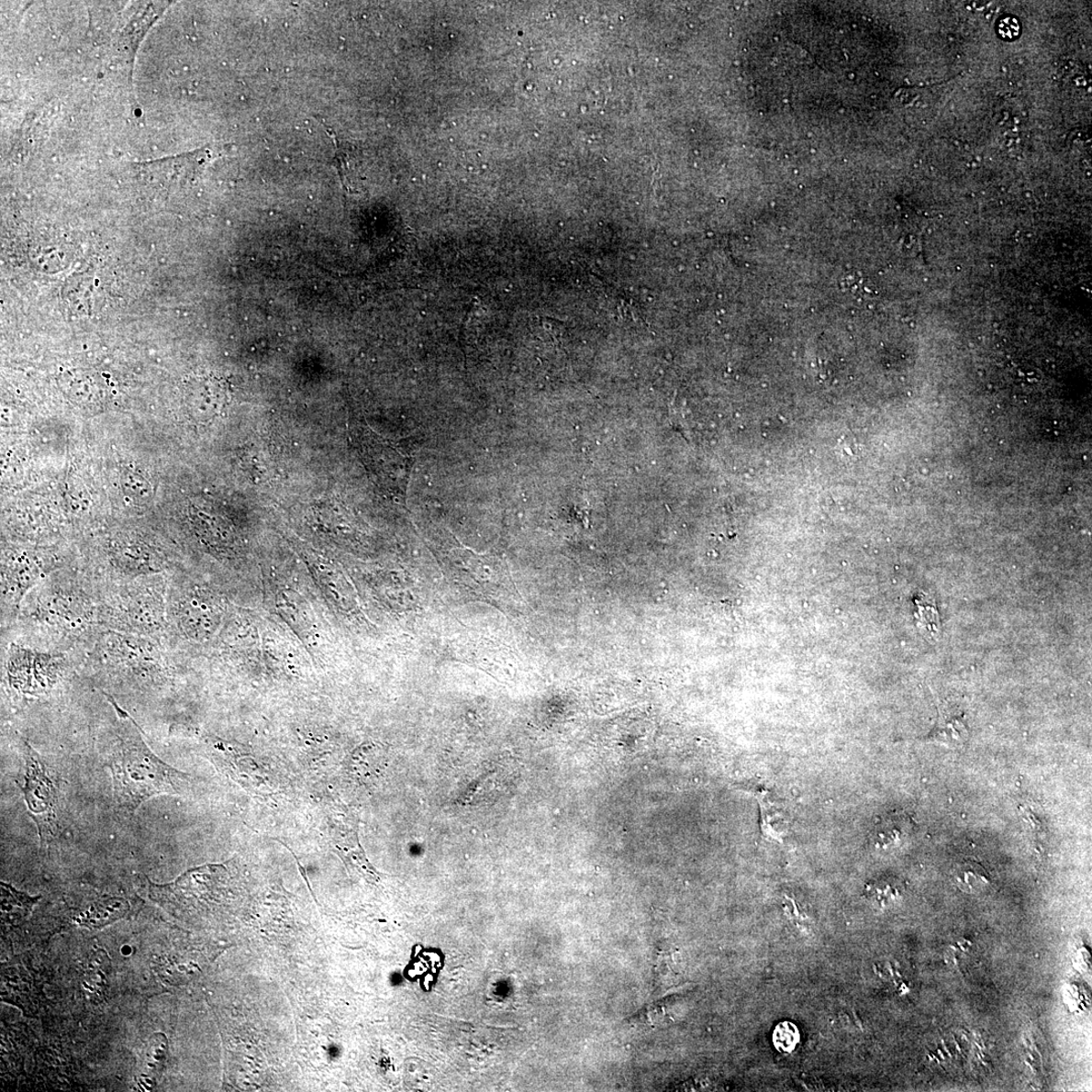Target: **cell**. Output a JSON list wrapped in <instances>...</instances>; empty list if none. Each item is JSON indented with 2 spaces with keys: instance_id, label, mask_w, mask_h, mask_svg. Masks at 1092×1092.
Wrapping results in <instances>:
<instances>
[{
  "instance_id": "3",
  "label": "cell",
  "mask_w": 1092,
  "mask_h": 1092,
  "mask_svg": "<svg viewBox=\"0 0 1092 1092\" xmlns=\"http://www.w3.org/2000/svg\"><path fill=\"white\" fill-rule=\"evenodd\" d=\"M164 594L159 585L114 591L98 607L99 621L114 631L155 637L164 624Z\"/></svg>"
},
{
  "instance_id": "17",
  "label": "cell",
  "mask_w": 1092,
  "mask_h": 1092,
  "mask_svg": "<svg viewBox=\"0 0 1092 1092\" xmlns=\"http://www.w3.org/2000/svg\"><path fill=\"white\" fill-rule=\"evenodd\" d=\"M128 908V903L123 899H108L106 901L99 902L93 908L92 917L95 918L93 919V921L95 923H102V925L104 921L111 922L112 920L117 919L118 917L123 916L124 913L127 912Z\"/></svg>"
},
{
  "instance_id": "15",
  "label": "cell",
  "mask_w": 1092,
  "mask_h": 1092,
  "mask_svg": "<svg viewBox=\"0 0 1092 1092\" xmlns=\"http://www.w3.org/2000/svg\"><path fill=\"white\" fill-rule=\"evenodd\" d=\"M122 488L128 498L140 503L150 500L153 494L150 482L143 474L136 472H127L123 474Z\"/></svg>"
},
{
  "instance_id": "1",
  "label": "cell",
  "mask_w": 1092,
  "mask_h": 1092,
  "mask_svg": "<svg viewBox=\"0 0 1092 1092\" xmlns=\"http://www.w3.org/2000/svg\"><path fill=\"white\" fill-rule=\"evenodd\" d=\"M117 716L116 748L109 754L108 767L114 782V797L118 809L134 814L144 802L161 794L180 793L186 776L167 764L148 747L140 728L109 695Z\"/></svg>"
},
{
  "instance_id": "16",
  "label": "cell",
  "mask_w": 1092,
  "mask_h": 1092,
  "mask_svg": "<svg viewBox=\"0 0 1092 1092\" xmlns=\"http://www.w3.org/2000/svg\"><path fill=\"white\" fill-rule=\"evenodd\" d=\"M2 891L3 911L6 912V915L9 913V915L12 916L21 915L23 917L28 912L29 908H32L37 900V898L29 897L24 895V893L18 892L13 887H9L7 885H4V883L2 886Z\"/></svg>"
},
{
  "instance_id": "9",
  "label": "cell",
  "mask_w": 1092,
  "mask_h": 1092,
  "mask_svg": "<svg viewBox=\"0 0 1092 1092\" xmlns=\"http://www.w3.org/2000/svg\"><path fill=\"white\" fill-rule=\"evenodd\" d=\"M69 400L84 409L102 408L106 401V391L101 381L95 374L86 372L69 373L62 383Z\"/></svg>"
},
{
  "instance_id": "13",
  "label": "cell",
  "mask_w": 1092,
  "mask_h": 1092,
  "mask_svg": "<svg viewBox=\"0 0 1092 1092\" xmlns=\"http://www.w3.org/2000/svg\"><path fill=\"white\" fill-rule=\"evenodd\" d=\"M761 808V829L764 839L783 842L787 828V817L784 810L776 806L764 792L759 797Z\"/></svg>"
},
{
  "instance_id": "2",
  "label": "cell",
  "mask_w": 1092,
  "mask_h": 1092,
  "mask_svg": "<svg viewBox=\"0 0 1092 1092\" xmlns=\"http://www.w3.org/2000/svg\"><path fill=\"white\" fill-rule=\"evenodd\" d=\"M24 618L62 639L79 638L98 619V607L86 590H31Z\"/></svg>"
},
{
  "instance_id": "19",
  "label": "cell",
  "mask_w": 1092,
  "mask_h": 1092,
  "mask_svg": "<svg viewBox=\"0 0 1092 1092\" xmlns=\"http://www.w3.org/2000/svg\"><path fill=\"white\" fill-rule=\"evenodd\" d=\"M869 898L877 905L886 907L897 901L901 896V886L888 881H881L869 886Z\"/></svg>"
},
{
  "instance_id": "14",
  "label": "cell",
  "mask_w": 1092,
  "mask_h": 1092,
  "mask_svg": "<svg viewBox=\"0 0 1092 1092\" xmlns=\"http://www.w3.org/2000/svg\"><path fill=\"white\" fill-rule=\"evenodd\" d=\"M911 828V820L906 814H893L879 823L874 839L877 846H893L906 839Z\"/></svg>"
},
{
  "instance_id": "7",
  "label": "cell",
  "mask_w": 1092,
  "mask_h": 1092,
  "mask_svg": "<svg viewBox=\"0 0 1092 1092\" xmlns=\"http://www.w3.org/2000/svg\"><path fill=\"white\" fill-rule=\"evenodd\" d=\"M42 574L41 564L29 554L14 553L6 560L2 584L3 614L6 618L17 617L28 591L35 587Z\"/></svg>"
},
{
  "instance_id": "21",
  "label": "cell",
  "mask_w": 1092,
  "mask_h": 1092,
  "mask_svg": "<svg viewBox=\"0 0 1092 1092\" xmlns=\"http://www.w3.org/2000/svg\"><path fill=\"white\" fill-rule=\"evenodd\" d=\"M918 607H919V618L920 624H922L926 630H930L929 632H931V633L934 632V631H932V629H934V628L937 630V625L939 623L938 614L936 612V609H934V607H932V605H930L926 600H925V603H921L920 601H918Z\"/></svg>"
},
{
  "instance_id": "4",
  "label": "cell",
  "mask_w": 1092,
  "mask_h": 1092,
  "mask_svg": "<svg viewBox=\"0 0 1092 1092\" xmlns=\"http://www.w3.org/2000/svg\"><path fill=\"white\" fill-rule=\"evenodd\" d=\"M6 678L15 690L44 694L62 680L67 663L62 654L46 653L12 644L6 663Z\"/></svg>"
},
{
  "instance_id": "20",
  "label": "cell",
  "mask_w": 1092,
  "mask_h": 1092,
  "mask_svg": "<svg viewBox=\"0 0 1092 1092\" xmlns=\"http://www.w3.org/2000/svg\"><path fill=\"white\" fill-rule=\"evenodd\" d=\"M167 1054V1039L162 1034H155L149 1043L147 1050V1064L150 1068L162 1065Z\"/></svg>"
},
{
  "instance_id": "18",
  "label": "cell",
  "mask_w": 1092,
  "mask_h": 1092,
  "mask_svg": "<svg viewBox=\"0 0 1092 1092\" xmlns=\"http://www.w3.org/2000/svg\"><path fill=\"white\" fill-rule=\"evenodd\" d=\"M799 1032L797 1026L792 1022H781L774 1031L773 1041L774 1044L781 1052L790 1053L797 1047L799 1042Z\"/></svg>"
},
{
  "instance_id": "12",
  "label": "cell",
  "mask_w": 1092,
  "mask_h": 1092,
  "mask_svg": "<svg viewBox=\"0 0 1092 1092\" xmlns=\"http://www.w3.org/2000/svg\"><path fill=\"white\" fill-rule=\"evenodd\" d=\"M952 880L956 886L969 895L985 892L991 886V876L977 862L965 860L958 862L953 869Z\"/></svg>"
},
{
  "instance_id": "8",
  "label": "cell",
  "mask_w": 1092,
  "mask_h": 1092,
  "mask_svg": "<svg viewBox=\"0 0 1092 1092\" xmlns=\"http://www.w3.org/2000/svg\"><path fill=\"white\" fill-rule=\"evenodd\" d=\"M109 557L118 570L128 574H150L161 571L162 560L159 558V552L139 539L126 538L116 540Z\"/></svg>"
},
{
  "instance_id": "5",
  "label": "cell",
  "mask_w": 1092,
  "mask_h": 1092,
  "mask_svg": "<svg viewBox=\"0 0 1092 1092\" xmlns=\"http://www.w3.org/2000/svg\"><path fill=\"white\" fill-rule=\"evenodd\" d=\"M26 774L22 787L29 816L42 842L51 841L58 830L57 792L39 753L26 743Z\"/></svg>"
},
{
  "instance_id": "11",
  "label": "cell",
  "mask_w": 1092,
  "mask_h": 1092,
  "mask_svg": "<svg viewBox=\"0 0 1092 1092\" xmlns=\"http://www.w3.org/2000/svg\"><path fill=\"white\" fill-rule=\"evenodd\" d=\"M968 736L964 716L957 710L942 707L939 712L937 727L932 730L930 739L949 746H960L967 741Z\"/></svg>"
},
{
  "instance_id": "10",
  "label": "cell",
  "mask_w": 1092,
  "mask_h": 1092,
  "mask_svg": "<svg viewBox=\"0 0 1092 1092\" xmlns=\"http://www.w3.org/2000/svg\"><path fill=\"white\" fill-rule=\"evenodd\" d=\"M220 396V392L211 382L204 381L193 384L185 396L187 409L195 419H211L222 407Z\"/></svg>"
},
{
  "instance_id": "6",
  "label": "cell",
  "mask_w": 1092,
  "mask_h": 1092,
  "mask_svg": "<svg viewBox=\"0 0 1092 1092\" xmlns=\"http://www.w3.org/2000/svg\"><path fill=\"white\" fill-rule=\"evenodd\" d=\"M171 608L176 628L195 641L212 638L220 624V605L205 590H186L177 596Z\"/></svg>"
}]
</instances>
